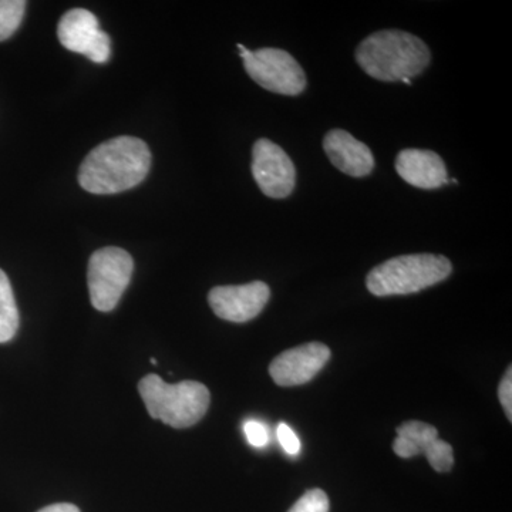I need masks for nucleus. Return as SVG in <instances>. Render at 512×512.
Masks as SVG:
<instances>
[{
	"label": "nucleus",
	"mask_w": 512,
	"mask_h": 512,
	"mask_svg": "<svg viewBox=\"0 0 512 512\" xmlns=\"http://www.w3.org/2000/svg\"><path fill=\"white\" fill-rule=\"evenodd\" d=\"M133 269V258L124 249L106 247L94 252L87 271V284L97 311L110 312L119 305L130 285Z\"/></svg>",
	"instance_id": "423d86ee"
},
{
	"label": "nucleus",
	"mask_w": 512,
	"mask_h": 512,
	"mask_svg": "<svg viewBox=\"0 0 512 512\" xmlns=\"http://www.w3.org/2000/svg\"><path fill=\"white\" fill-rule=\"evenodd\" d=\"M150 168V148L143 140L131 136L111 138L84 158L79 184L92 194H119L143 183Z\"/></svg>",
	"instance_id": "f257e3e1"
},
{
	"label": "nucleus",
	"mask_w": 512,
	"mask_h": 512,
	"mask_svg": "<svg viewBox=\"0 0 512 512\" xmlns=\"http://www.w3.org/2000/svg\"><path fill=\"white\" fill-rule=\"evenodd\" d=\"M37 512H80V510L76 505L62 503L49 505V507L42 508V510Z\"/></svg>",
	"instance_id": "412c9836"
},
{
	"label": "nucleus",
	"mask_w": 512,
	"mask_h": 512,
	"mask_svg": "<svg viewBox=\"0 0 512 512\" xmlns=\"http://www.w3.org/2000/svg\"><path fill=\"white\" fill-rule=\"evenodd\" d=\"M359 66L380 82H403L419 76L430 64V49L420 37L403 30H380L356 50Z\"/></svg>",
	"instance_id": "f03ea898"
},
{
	"label": "nucleus",
	"mask_w": 512,
	"mask_h": 512,
	"mask_svg": "<svg viewBox=\"0 0 512 512\" xmlns=\"http://www.w3.org/2000/svg\"><path fill=\"white\" fill-rule=\"evenodd\" d=\"M26 5L25 0H0V42L9 39L19 29Z\"/></svg>",
	"instance_id": "2eb2a0df"
},
{
	"label": "nucleus",
	"mask_w": 512,
	"mask_h": 512,
	"mask_svg": "<svg viewBox=\"0 0 512 512\" xmlns=\"http://www.w3.org/2000/svg\"><path fill=\"white\" fill-rule=\"evenodd\" d=\"M424 456L429 460L430 466L439 473H447L454 466L453 447L446 441L440 439L434 441Z\"/></svg>",
	"instance_id": "dca6fc26"
},
{
	"label": "nucleus",
	"mask_w": 512,
	"mask_h": 512,
	"mask_svg": "<svg viewBox=\"0 0 512 512\" xmlns=\"http://www.w3.org/2000/svg\"><path fill=\"white\" fill-rule=\"evenodd\" d=\"M269 296V286L265 282L255 281L247 285L217 286L211 289L208 302L218 318L245 323L264 311Z\"/></svg>",
	"instance_id": "1a4fd4ad"
},
{
	"label": "nucleus",
	"mask_w": 512,
	"mask_h": 512,
	"mask_svg": "<svg viewBox=\"0 0 512 512\" xmlns=\"http://www.w3.org/2000/svg\"><path fill=\"white\" fill-rule=\"evenodd\" d=\"M138 392L153 419L175 429L194 426L210 407V390L200 382L185 380L165 383L160 376L148 375L138 383Z\"/></svg>",
	"instance_id": "7ed1b4c3"
},
{
	"label": "nucleus",
	"mask_w": 512,
	"mask_h": 512,
	"mask_svg": "<svg viewBox=\"0 0 512 512\" xmlns=\"http://www.w3.org/2000/svg\"><path fill=\"white\" fill-rule=\"evenodd\" d=\"M276 434H278L279 443H281L282 448H284L289 456L299 454V451H301V440H299L295 431H293L288 424L279 423Z\"/></svg>",
	"instance_id": "6ab92c4d"
},
{
	"label": "nucleus",
	"mask_w": 512,
	"mask_h": 512,
	"mask_svg": "<svg viewBox=\"0 0 512 512\" xmlns=\"http://www.w3.org/2000/svg\"><path fill=\"white\" fill-rule=\"evenodd\" d=\"M323 148L330 163L350 177H366L375 168V157L370 148L348 131L340 128L330 130L323 138Z\"/></svg>",
	"instance_id": "9b49d317"
},
{
	"label": "nucleus",
	"mask_w": 512,
	"mask_h": 512,
	"mask_svg": "<svg viewBox=\"0 0 512 512\" xmlns=\"http://www.w3.org/2000/svg\"><path fill=\"white\" fill-rule=\"evenodd\" d=\"M288 512H329V498L325 491L315 488L302 495Z\"/></svg>",
	"instance_id": "f3484780"
},
{
	"label": "nucleus",
	"mask_w": 512,
	"mask_h": 512,
	"mask_svg": "<svg viewBox=\"0 0 512 512\" xmlns=\"http://www.w3.org/2000/svg\"><path fill=\"white\" fill-rule=\"evenodd\" d=\"M498 399L503 404L504 412L507 414L508 420H512V369L508 367L507 372L501 380L498 387Z\"/></svg>",
	"instance_id": "aec40b11"
},
{
	"label": "nucleus",
	"mask_w": 512,
	"mask_h": 512,
	"mask_svg": "<svg viewBox=\"0 0 512 512\" xmlns=\"http://www.w3.org/2000/svg\"><path fill=\"white\" fill-rule=\"evenodd\" d=\"M19 328V311L8 275L0 269V343L15 338Z\"/></svg>",
	"instance_id": "4468645a"
},
{
	"label": "nucleus",
	"mask_w": 512,
	"mask_h": 512,
	"mask_svg": "<svg viewBox=\"0 0 512 512\" xmlns=\"http://www.w3.org/2000/svg\"><path fill=\"white\" fill-rule=\"evenodd\" d=\"M437 439L439 431L436 427L421 421H406L397 427V439L394 440L393 450L399 457L412 458L426 454Z\"/></svg>",
	"instance_id": "ddd939ff"
},
{
	"label": "nucleus",
	"mask_w": 512,
	"mask_h": 512,
	"mask_svg": "<svg viewBox=\"0 0 512 512\" xmlns=\"http://www.w3.org/2000/svg\"><path fill=\"white\" fill-rule=\"evenodd\" d=\"M252 175L266 197L282 200L295 190L296 170L291 157L268 138L256 141L252 148Z\"/></svg>",
	"instance_id": "6e6552de"
},
{
	"label": "nucleus",
	"mask_w": 512,
	"mask_h": 512,
	"mask_svg": "<svg viewBox=\"0 0 512 512\" xmlns=\"http://www.w3.org/2000/svg\"><path fill=\"white\" fill-rule=\"evenodd\" d=\"M330 359V349L323 343L312 342L286 350L269 366V375L278 386H301L311 382Z\"/></svg>",
	"instance_id": "9d476101"
},
{
	"label": "nucleus",
	"mask_w": 512,
	"mask_h": 512,
	"mask_svg": "<svg viewBox=\"0 0 512 512\" xmlns=\"http://www.w3.org/2000/svg\"><path fill=\"white\" fill-rule=\"evenodd\" d=\"M238 49L249 77L268 92L284 96L305 92V72L298 60L285 50L268 47L252 52L244 45H238Z\"/></svg>",
	"instance_id": "39448f33"
},
{
	"label": "nucleus",
	"mask_w": 512,
	"mask_h": 512,
	"mask_svg": "<svg viewBox=\"0 0 512 512\" xmlns=\"http://www.w3.org/2000/svg\"><path fill=\"white\" fill-rule=\"evenodd\" d=\"M396 171L407 184L420 190H437L448 183L446 164L430 150L407 148L396 158Z\"/></svg>",
	"instance_id": "f8f14e48"
},
{
	"label": "nucleus",
	"mask_w": 512,
	"mask_h": 512,
	"mask_svg": "<svg viewBox=\"0 0 512 512\" xmlns=\"http://www.w3.org/2000/svg\"><path fill=\"white\" fill-rule=\"evenodd\" d=\"M451 272L453 265L446 256L402 255L372 269L366 286L375 296L410 295L440 284Z\"/></svg>",
	"instance_id": "20e7f679"
},
{
	"label": "nucleus",
	"mask_w": 512,
	"mask_h": 512,
	"mask_svg": "<svg viewBox=\"0 0 512 512\" xmlns=\"http://www.w3.org/2000/svg\"><path fill=\"white\" fill-rule=\"evenodd\" d=\"M244 433L248 443L256 448L265 447L269 443V433L265 424L258 420H248L244 424Z\"/></svg>",
	"instance_id": "a211bd4d"
},
{
	"label": "nucleus",
	"mask_w": 512,
	"mask_h": 512,
	"mask_svg": "<svg viewBox=\"0 0 512 512\" xmlns=\"http://www.w3.org/2000/svg\"><path fill=\"white\" fill-rule=\"evenodd\" d=\"M57 37L70 52L84 55L94 63H107L111 55V39L100 29L99 20L87 9L64 13L57 26Z\"/></svg>",
	"instance_id": "0eeeda50"
}]
</instances>
